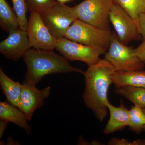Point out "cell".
Listing matches in <instances>:
<instances>
[{
    "label": "cell",
    "mask_w": 145,
    "mask_h": 145,
    "mask_svg": "<svg viewBox=\"0 0 145 145\" xmlns=\"http://www.w3.org/2000/svg\"><path fill=\"white\" fill-rule=\"evenodd\" d=\"M109 20L122 43L127 45L130 42L141 39L137 24L121 7L113 4L110 12Z\"/></svg>",
    "instance_id": "cell-9"
},
{
    "label": "cell",
    "mask_w": 145,
    "mask_h": 145,
    "mask_svg": "<svg viewBox=\"0 0 145 145\" xmlns=\"http://www.w3.org/2000/svg\"><path fill=\"white\" fill-rule=\"evenodd\" d=\"M139 33L143 39L145 38V13L139 15L137 23Z\"/></svg>",
    "instance_id": "cell-22"
},
{
    "label": "cell",
    "mask_w": 145,
    "mask_h": 145,
    "mask_svg": "<svg viewBox=\"0 0 145 145\" xmlns=\"http://www.w3.org/2000/svg\"><path fill=\"white\" fill-rule=\"evenodd\" d=\"M23 60L27 67L24 81L35 86L49 74L76 72L84 75V73L81 69L71 65L68 60L53 50L30 48Z\"/></svg>",
    "instance_id": "cell-2"
},
{
    "label": "cell",
    "mask_w": 145,
    "mask_h": 145,
    "mask_svg": "<svg viewBox=\"0 0 145 145\" xmlns=\"http://www.w3.org/2000/svg\"><path fill=\"white\" fill-rule=\"evenodd\" d=\"M0 119L1 120L13 123L29 133L31 128L27 123V120L24 113L18 108L8 102L0 103Z\"/></svg>",
    "instance_id": "cell-14"
},
{
    "label": "cell",
    "mask_w": 145,
    "mask_h": 145,
    "mask_svg": "<svg viewBox=\"0 0 145 145\" xmlns=\"http://www.w3.org/2000/svg\"><path fill=\"white\" fill-rule=\"evenodd\" d=\"M8 122L1 120L0 122V138L2 137L4 132L8 125Z\"/></svg>",
    "instance_id": "cell-24"
},
{
    "label": "cell",
    "mask_w": 145,
    "mask_h": 145,
    "mask_svg": "<svg viewBox=\"0 0 145 145\" xmlns=\"http://www.w3.org/2000/svg\"><path fill=\"white\" fill-rule=\"evenodd\" d=\"M0 84L7 102L19 108L21 103L22 84L8 77L1 68L0 69Z\"/></svg>",
    "instance_id": "cell-13"
},
{
    "label": "cell",
    "mask_w": 145,
    "mask_h": 145,
    "mask_svg": "<svg viewBox=\"0 0 145 145\" xmlns=\"http://www.w3.org/2000/svg\"><path fill=\"white\" fill-rule=\"evenodd\" d=\"M26 31L31 48L43 50L55 49L57 39L50 32L39 12L30 13Z\"/></svg>",
    "instance_id": "cell-8"
},
{
    "label": "cell",
    "mask_w": 145,
    "mask_h": 145,
    "mask_svg": "<svg viewBox=\"0 0 145 145\" xmlns=\"http://www.w3.org/2000/svg\"><path fill=\"white\" fill-rule=\"evenodd\" d=\"M115 71L113 66L104 59L88 67L84 73V102L100 121L103 122L107 115L108 91L110 86L113 84L112 75Z\"/></svg>",
    "instance_id": "cell-1"
},
{
    "label": "cell",
    "mask_w": 145,
    "mask_h": 145,
    "mask_svg": "<svg viewBox=\"0 0 145 145\" xmlns=\"http://www.w3.org/2000/svg\"><path fill=\"white\" fill-rule=\"evenodd\" d=\"M142 109L143 111L144 112V113L145 114V108Z\"/></svg>",
    "instance_id": "cell-26"
},
{
    "label": "cell",
    "mask_w": 145,
    "mask_h": 145,
    "mask_svg": "<svg viewBox=\"0 0 145 145\" xmlns=\"http://www.w3.org/2000/svg\"><path fill=\"white\" fill-rule=\"evenodd\" d=\"M13 4V8L17 14L19 20L20 27L21 29L26 31L28 20L26 14L28 11L25 0H11Z\"/></svg>",
    "instance_id": "cell-20"
},
{
    "label": "cell",
    "mask_w": 145,
    "mask_h": 145,
    "mask_svg": "<svg viewBox=\"0 0 145 145\" xmlns=\"http://www.w3.org/2000/svg\"><path fill=\"white\" fill-rule=\"evenodd\" d=\"M106 106L109 110L110 117L104 129L105 134L113 133L128 126L129 120V110L121 102L120 106L116 107L110 104L109 101Z\"/></svg>",
    "instance_id": "cell-12"
},
{
    "label": "cell",
    "mask_w": 145,
    "mask_h": 145,
    "mask_svg": "<svg viewBox=\"0 0 145 145\" xmlns=\"http://www.w3.org/2000/svg\"><path fill=\"white\" fill-rule=\"evenodd\" d=\"M39 13L50 32L57 40L64 37L68 29L78 19L75 6L70 7L57 1Z\"/></svg>",
    "instance_id": "cell-5"
},
{
    "label": "cell",
    "mask_w": 145,
    "mask_h": 145,
    "mask_svg": "<svg viewBox=\"0 0 145 145\" xmlns=\"http://www.w3.org/2000/svg\"><path fill=\"white\" fill-rule=\"evenodd\" d=\"M135 54L145 64V38L143 42L137 48H134Z\"/></svg>",
    "instance_id": "cell-23"
},
{
    "label": "cell",
    "mask_w": 145,
    "mask_h": 145,
    "mask_svg": "<svg viewBox=\"0 0 145 145\" xmlns=\"http://www.w3.org/2000/svg\"><path fill=\"white\" fill-rule=\"evenodd\" d=\"M112 80L116 88L124 86L145 88V71H115Z\"/></svg>",
    "instance_id": "cell-15"
},
{
    "label": "cell",
    "mask_w": 145,
    "mask_h": 145,
    "mask_svg": "<svg viewBox=\"0 0 145 145\" xmlns=\"http://www.w3.org/2000/svg\"><path fill=\"white\" fill-rule=\"evenodd\" d=\"M117 95L125 97L134 105L145 108V88L124 86L116 88L114 91Z\"/></svg>",
    "instance_id": "cell-17"
},
{
    "label": "cell",
    "mask_w": 145,
    "mask_h": 145,
    "mask_svg": "<svg viewBox=\"0 0 145 145\" xmlns=\"http://www.w3.org/2000/svg\"><path fill=\"white\" fill-rule=\"evenodd\" d=\"M50 86L42 89H38L36 86L24 82L22 84L21 105L19 109L24 114L28 121L31 120L33 113L44 105L45 99L50 94Z\"/></svg>",
    "instance_id": "cell-11"
},
{
    "label": "cell",
    "mask_w": 145,
    "mask_h": 145,
    "mask_svg": "<svg viewBox=\"0 0 145 145\" xmlns=\"http://www.w3.org/2000/svg\"><path fill=\"white\" fill-rule=\"evenodd\" d=\"M114 4L113 0H84L75 6L78 19L110 31V12Z\"/></svg>",
    "instance_id": "cell-6"
},
{
    "label": "cell",
    "mask_w": 145,
    "mask_h": 145,
    "mask_svg": "<svg viewBox=\"0 0 145 145\" xmlns=\"http://www.w3.org/2000/svg\"><path fill=\"white\" fill-rule=\"evenodd\" d=\"M129 128L139 133L145 130V114L139 106L134 105L129 110Z\"/></svg>",
    "instance_id": "cell-19"
},
{
    "label": "cell",
    "mask_w": 145,
    "mask_h": 145,
    "mask_svg": "<svg viewBox=\"0 0 145 145\" xmlns=\"http://www.w3.org/2000/svg\"><path fill=\"white\" fill-rule=\"evenodd\" d=\"M59 2L65 4V3L69 2L73 0H55Z\"/></svg>",
    "instance_id": "cell-25"
},
{
    "label": "cell",
    "mask_w": 145,
    "mask_h": 145,
    "mask_svg": "<svg viewBox=\"0 0 145 145\" xmlns=\"http://www.w3.org/2000/svg\"><path fill=\"white\" fill-rule=\"evenodd\" d=\"M114 4L121 7L137 23L138 17L145 13V0H113Z\"/></svg>",
    "instance_id": "cell-18"
},
{
    "label": "cell",
    "mask_w": 145,
    "mask_h": 145,
    "mask_svg": "<svg viewBox=\"0 0 145 145\" xmlns=\"http://www.w3.org/2000/svg\"><path fill=\"white\" fill-rule=\"evenodd\" d=\"M112 34L110 31L104 30L78 19L68 29L64 37L106 51L109 47Z\"/></svg>",
    "instance_id": "cell-3"
},
{
    "label": "cell",
    "mask_w": 145,
    "mask_h": 145,
    "mask_svg": "<svg viewBox=\"0 0 145 145\" xmlns=\"http://www.w3.org/2000/svg\"><path fill=\"white\" fill-rule=\"evenodd\" d=\"M8 33V37L0 43V53L7 59L17 61L31 48L27 32L19 27Z\"/></svg>",
    "instance_id": "cell-10"
},
{
    "label": "cell",
    "mask_w": 145,
    "mask_h": 145,
    "mask_svg": "<svg viewBox=\"0 0 145 145\" xmlns=\"http://www.w3.org/2000/svg\"><path fill=\"white\" fill-rule=\"evenodd\" d=\"M55 49L68 61H81L88 67L98 62L105 50L88 46L63 37L57 39Z\"/></svg>",
    "instance_id": "cell-7"
},
{
    "label": "cell",
    "mask_w": 145,
    "mask_h": 145,
    "mask_svg": "<svg viewBox=\"0 0 145 145\" xmlns=\"http://www.w3.org/2000/svg\"><path fill=\"white\" fill-rule=\"evenodd\" d=\"M0 26L8 33L20 27L17 14L6 0H0Z\"/></svg>",
    "instance_id": "cell-16"
},
{
    "label": "cell",
    "mask_w": 145,
    "mask_h": 145,
    "mask_svg": "<svg viewBox=\"0 0 145 145\" xmlns=\"http://www.w3.org/2000/svg\"><path fill=\"white\" fill-rule=\"evenodd\" d=\"M108 52L105 59L114 67L115 71L142 70L145 64L135 54L133 47L127 46L119 40L116 33H112Z\"/></svg>",
    "instance_id": "cell-4"
},
{
    "label": "cell",
    "mask_w": 145,
    "mask_h": 145,
    "mask_svg": "<svg viewBox=\"0 0 145 145\" xmlns=\"http://www.w3.org/2000/svg\"><path fill=\"white\" fill-rule=\"evenodd\" d=\"M55 0H25L27 10L29 13L41 12L54 4Z\"/></svg>",
    "instance_id": "cell-21"
}]
</instances>
